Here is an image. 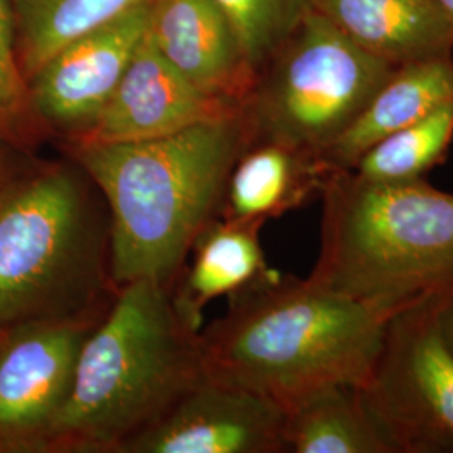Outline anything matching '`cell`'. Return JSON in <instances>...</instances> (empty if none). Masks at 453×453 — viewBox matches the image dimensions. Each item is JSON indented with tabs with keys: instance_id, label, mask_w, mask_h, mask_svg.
<instances>
[{
	"instance_id": "13",
	"label": "cell",
	"mask_w": 453,
	"mask_h": 453,
	"mask_svg": "<svg viewBox=\"0 0 453 453\" xmlns=\"http://www.w3.org/2000/svg\"><path fill=\"white\" fill-rule=\"evenodd\" d=\"M333 172L316 153L277 142H250L228 175L219 217L265 224L321 196Z\"/></svg>"
},
{
	"instance_id": "17",
	"label": "cell",
	"mask_w": 453,
	"mask_h": 453,
	"mask_svg": "<svg viewBox=\"0 0 453 453\" xmlns=\"http://www.w3.org/2000/svg\"><path fill=\"white\" fill-rule=\"evenodd\" d=\"M282 413L286 453H396L357 387L312 389Z\"/></svg>"
},
{
	"instance_id": "7",
	"label": "cell",
	"mask_w": 453,
	"mask_h": 453,
	"mask_svg": "<svg viewBox=\"0 0 453 453\" xmlns=\"http://www.w3.org/2000/svg\"><path fill=\"white\" fill-rule=\"evenodd\" d=\"M361 393L396 453H453V355L434 297L391 316Z\"/></svg>"
},
{
	"instance_id": "9",
	"label": "cell",
	"mask_w": 453,
	"mask_h": 453,
	"mask_svg": "<svg viewBox=\"0 0 453 453\" xmlns=\"http://www.w3.org/2000/svg\"><path fill=\"white\" fill-rule=\"evenodd\" d=\"M153 4L155 0L84 34L41 65L27 80L34 121L54 131L65 145L80 142L110 101L148 33Z\"/></svg>"
},
{
	"instance_id": "24",
	"label": "cell",
	"mask_w": 453,
	"mask_h": 453,
	"mask_svg": "<svg viewBox=\"0 0 453 453\" xmlns=\"http://www.w3.org/2000/svg\"><path fill=\"white\" fill-rule=\"evenodd\" d=\"M440 7L445 11V14L453 20V0H437Z\"/></svg>"
},
{
	"instance_id": "20",
	"label": "cell",
	"mask_w": 453,
	"mask_h": 453,
	"mask_svg": "<svg viewBox=\"0 0 453 453\" xmlns=\"http://www.w3.org/2000/svg\"><path fill=\"white\" fill-rule=\"evenodd\" d=\"M321 0H219L239 35L250 69L274 54L292 31L312 12Z\"/></svg>"
},
{
	"instance_id": "1",
	"label": "cell",
	"mask_w": 453,
	"mask_h": 453,
	"mask_svg": "<svg viewBox=\"0 0 453 453\" xmlns=\"http://www.w3.org/2000/svg\"><path fill=\"white\" fill-rule=\"evenodd\" d=\"M250 143L243 110L133 143L67 145L104 196L116 288H172L196 237L219 219L226 180Z\"/></svg>"
},
{
	"instance_id": "10",
	"label": "cell",
	"mask_w": 453,
	"mask_h": 453,
	"mask_svg": "<svg viewBox=\"0 0 453 453\" xmlns=\"http://www.w3.org/2000/svg\"><path fill=\"white\" fill-rule=\"evenodd\" d=\"M282 408L203 378L118 453H286Z\"/></svg>"
},
{
	"instance_id": "8",
	"label": "cell",
	"mask_w": 453,
	"mask_h": 453,
	"mask_svg": "<svg viewBox=\"0 0 453 453\" xmlns=\"http://www.w3.org/2000/svg\"><path fill=\"white\" fill-rule=\"evenodd\" d=\"M97 321L41 319L0 333V452H49L80 349Z\"/></svg>"
},
{
	"instance_id": "4",
	"label": "cell",
	"mask_w": 453,
	"mask_h": 453,
	"mask_svg": "<svg viewBox=\"0 0 453 453\" xmlns=\"http://www.w3.org/2000/svg\"><path fill=\"white\" fill-rule=\"evenodd\" d=\"M198 333L180 318L172 288H119L82 342L48 453H118L205 378Z\"/></svg>"
},
{
	"instance_id": "14",
	"label": "cell",
	"mask_w": 453,
	"mask_h": 453,
	"mask_svg": "<svg viewBox=\"0 0 453 453\" xmlns=\"http://www.w3.org/2000/svg\"><path fill=\"white\" fill-rule=\"evenodd\" d=\"M318 11L396 67L453 56V20L437 0H321Z\"/></svg>"
},
{
	"instance_id": "22",
	"label": "cell",
	"mask_w": 453,
	"mask_h": 453,
	"mask_svg": "<svg viewBox=\"0 0 453 453\" xmlns=\"http://www.w3.org/2000/svg\"><path fill=\"white\" fill-rule=\"evenodd\" d=\"M434 316L438 333L453 355V288L434 297Z\"/></svg>"
},
{
	"instance_id": "19",
	"label": "cell",
	"mask_w": 453,
	"mask_h": 453,
	"mask_svg": "<svg viewBox=\"0 0 453 453\" xmlns=\"http://www.w3.org/2000/svg\"><path fill=\"white\" fill-rule=\"evenodd\" d=\"M452 142L453 101L372 145L349 172L357 179L380 183L426 180L445 162Z\"/></svg>"
},
{
	"instance_id": "12",
	"label": "cell",
	"mask_w": 453,
	"mask_h": 453,
	"mask_svg": "<svg viewBox=\"0 0 453 453\" xmlns=\"http://www.w3.org/2000/svg\"><path fill=\"white\" fill-rule=\"evenodd\" d=\"M148 33L198 89L242 104L254 71L219 0H155Z\"/></svg>"
},
{
	"instance_id": "21",
	"label": "cell",
	"mask_w": 453,
	"mask_h": 453,
	"mask_svg": "<svg viewBox=\"0 0 453 453\" xmlns=\"http://www.w3.org/2000/svg\"><path fill=\"white\" fill-rule=\"evenodd\" d=\"M33 121L27 82L17 58L14 0H0V134L16 142Z\"/></svg>"
},
{
	"instance_id": "16",
	"label": "cell",
	"mask_w": 453,
	"mask_h": 453,
	"mask_svg": "<svg viewBox=\"0 0 453 453\" xmlns=\"http://www.w3.org/2000/svg\"><path fill=\"white\" fill-rule=\"evenodd\" d=\"M452 101L453 56L400 65L321 158L333 170H351L372 145Z\"/></svg>"
},
{
	"instance_id": "15",
	"label": "cell",
	"mask_w": 453,
	"mask_h": 453,
	"mask_svg": "<svg viewBox=\"0 0 453 453\" xmlns=\"http://www.w3.org/2000/svg\"><path fill=\"white\" fill-rule=\"evenodd\" d=\"M262 226L219 217L196 237L190 267H183L172 286L180 318L195 331L202 329L211 301L243 291L271 273L260 243Z\"/></svg>"
},
{
	"instance_id": "23",
	"label": "cell",
	"mask_w": 453,
	"mask_h": 453,
	"mask_svg": "<svg viewBox=\"0 0 453 453\" xmlns=\"http://www.w3.org/2000/svg\"><path fill=\"white\" fill-rule=\"evenodd\" d=\"M12 143L14 142H11L0 134V188L14 179L17 173L24 168L17 160Z\"/></svg>"
},
{
	"instance_id": "3",
	"label": "cell",
	"mask_w": 453,
	"mask_h": 453,
	"mask_svg": "<svg viewBox=\"0 0 453 453\" xmlns=\"http://www.w3.org/2000/svg\"><path fill=\"white\" fill-rule=\"evenodd\" d=\"M116 292L111 219L96 183L69 155L24 166L0 188V333L97 321Z\"/></svg>"
},
{
	"instance_id": "11",
	"label": "cell",
	"mask_w": 453,
	"mask_h": 453,
	"mask_svg": "<svg viewBox=\"0 0 453 453\" xmlns=\"http://www.w3.org/2000/svg\"><path fill=\"white\" fill-rule=\"evenodd\" d=\"M241 108V103L198 89L163 56L146 33L96 121L73 145L145 142Z\"/></svg>"
},
{
	"instance_id": "6",
	"label": "cell",
	"mask_w": 453,
	"mask_h": 453,
	"mask_svg": "<svg viewBox=\"0 0 453 453\" xmlns=\"http://www.w3.org/2000/svg\"><path fill=\"white\" fill-rule=\"evenodd\" d=\"M395 69L319 11L309 14L256 71L242 103L250 142H277L321 157Z\"/></svg>"
},
{
	"instance_id": "5",
	"label": "cell",
	"mask_w": 453,
	"mask_h": 453,
	"mask_svg": "<svg viewBox=\"0 0 453 453\" xmlns=\"http://www.w3.org/2000/svg\"><path fill=\"white\" fill-rule=\"evenodd\" d=\"M311 279L389 319L453 288V194L334 170Z\"/></svg>"
},
{
	"instance_id": "2",
	"label": "cell",
	"mask_w": 453,
	"mask_h": 453,
	"mask_svg": "<svg viewBox=\"0 0 453 453\" xmlns=\"http://www.w3.org/2000/svg\"><path fill=\"white\" fill-rule=\"evenodd\" d=\"M388 319L297 277L271 271L230 296L198 342L205 378L260 395L280 408L327 385L361 388Z\"/></svg>"
},
{
	"instance_id": "18",
	"label": "cell",
	"mask_w": 453,
	"mask_h": 453,
	"mask_svg": "<svg viewBox=\"0 0 453 453\" xmlns=\"http://www.w3.org/2000/svg\"><path fill=\"white\" fill-rule=\"evenodd\" d=\"M153 0H14L19 65L27 80L56 52Z\"/></svg>"
}]
</instances>
